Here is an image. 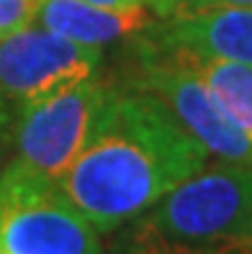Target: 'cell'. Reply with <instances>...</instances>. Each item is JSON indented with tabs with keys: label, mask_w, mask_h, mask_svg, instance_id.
I'll return each instance as SVG.
<instances>
[{
	"label": "cell",
	"mask_w": 252,
	"mask_h": 254,
	"mask_svg": "<svg viewBox=\"0 0 252 254\" xmlns=\"http://www.w3.org/2000/svg\"><path fill=\"white\" fill-rule=\"evenodd\" d=\"M206 162L209 152L160 98L111 85L57 190L108 234L147 213Z\"/></svg>",
	"instance_id": "cell-1"
},
{
	"label": "cell",
	"mask_w": 252,
	"mask_h": 254,
	"mask_svg": "<svg viewBox=\"0 0 252 254\" xmlns=\"http://www.w3.org/2000/svg\"><path fill=\"white\" fill-rule=\"evenodd\" d=\"M131 229L188 252L252 247V164L221 162L198 170L131 221Z\"/></svg>",
	"instance_id": "cell-2"
},
{
	"label": "cell",
	"mask_w": 252,
	"mask_h": 254,
	"mask_svg": "<svg viewBox=\"0 0 252 254\" xmlns=\"http://www.w3.org/2000/svg\"><path fill=\"white\" fill-rule=\"evenodd\" d=\"M0 254H103L100 231L57 185L5 164L0 175Z\"/></svg>",
	"instance_id": "cell-3"
},
{
	"label": "cell",
	"mask_w": 252,
	"mask_h": 254,
	"mask_svg": "<svg viewBox=\"0 0 252 254\" xmlns=\"http://www.w3.org/2000/svg\"><path fill=\"white\" fill-rule=\"evenodd\" d=\"M111 85L98 74L18 113L8 167L52 185L75 162Z\"/></svg>",
	"instance_id": "cell-4"
},
{
	"label": "cell",
	"mask_w": 252,
	"mask_h": 254,
	"mask_svg": "<svg viewBox=\"0 0 252 254\" xmlns=\"http://www.w3.org/2000/svg\"><path fill=\"white\" fill-rule=\"evenodd\" d=\"M100 47H85L44 26H26L0 39V106L10 113L75 87L98 74Z\"/></svg>",
	"instance_id": "cell-5"
},
{
	"label": "cell",
	"mask_w": 252,
	"mask_h": 254,
	"mask_svg": "<svg viewBox=\"0 0 252 254\" xmlns=\"http://www.w3.org/2000/svg\"><path fill=\"white\" fill-rule=\"evenodd\" d=\"M137 39V67L129 77V90L150 93L160 98L170 113L183 124L188 133L201 141L209 154L221 162L252 164V139L237 128L216 106L203 82L190 72L180 59L155 49L152 44Z\"/></svg>",
	"instance_id": "cell-6"
},
{
	"label": "cell",
	"mask_w": 252,
	"mask_h": 254,
	"mask_svg": "<svg viewBox=\"0 0 252 254\" xmlns=\"http://www.w3.org/2000/svg\"><path fill=\"white\" fill-rule=\"evenodd\" d=\"M139 39L165 52L252 64V8H214L193 16L160 18Z\"/></svg>",
	"instance_id": "cell-7"
},
{
	"label": "cell",
	"mask_w": 252,
	"mask_h": 254,
	"mask_svg": "<svg viewBox=\"0 0 252 254\" xmlns=\"http://www.w3.org/2000/svg\"><path fill=\"white\" fill-rule=\"evenodd\" d=\"M34 21L85 47H106L111 41L131 39L150 28L152 10L147 5L103 8L83 0H39Z\"/></svg>",
	"instance_id": "cell-8"
},
{
	"label": "cell",
	"mask_w": 252,
	"mask_h": 254,
	"mask_svg": "<svg viewBox=\"0 0 252 254\" xmlns=\"http://www.w3.org/2000/svg\"><path fill=\"white\" fill-rule=\"evenodd\" d=\"M168 54L180 59L196 74L209 90V95L216 100V106L224 111V116L247 139H252V64L227 62V59H198L180 52H168Z\"/></svg>",
	"instance_id": "cell-9"
},
{
	"label": "cell",
	"mask_w": 252,
	"mask_h": 254,
	"mask_svg": "<svg viewBox=\"0 0 252 254\" xmlns=\"http://www.w3.org/2000/svg\"><path fill=\"white\" fill-rule=\"evenodd\" d=\"M252 247L247 249H234V252H188V249H172V247H165V244H157L152 239L142 236L139 231L134 229H126L121 234V239L116 242L113 247V254H250Z\"/></svg>",
	"instance_id": "cell-10"
},
{
	"label": "cell",
	"mask_w": 252,
	"mask_h": 254,
	"mask_svg": "<svg viewBox=\"0 0 252 254\" xmlns=\"http://www.w3.org/2000/svg\"><path fill=\"white\" fill-rule=\"evenodd\" d=\"M39 0H0V39L31 26L36 18Z\"/></svg>",
	"instance_id": "cell-11"
},
{
	"label": "cell",
	"mask_w": 252,
	"mask_h": 254,
	"mask_svg": "<svg viewBox=\"0 0 252 254\" xmlns=\"http://www.w3.org/2000/svg\"><path fill=\"white\" fill-rule=\"evenodd\" d=\"M214 8H252V0H180L172 16H193Z\"/></svg>",
	"instance_id": "cell-12"
},
{
	"label": "cell",
	"mask_w": 252,
	"mask_h": 254,
	"mask_svg": "<svg viewBox=\"0 0 252 254\" xmlns=\"http://www.w3.org/2000/svg\"><path fill=\"white\" fill-rule=\"evenodd\" d=\"M13 131H16V113L0 106V175L13 154Z\"/></svg>",
	"instance_id": "cell-13"
},
{
	"label": "cell",
	"mask_w": 252,
	"mask_h": 254,
	"mask_svg": "<svg viewBox=\"0 0 252 254\" xmlns=\"http://www.w3.org/2000/svg\"><path fill=\"white\" fill-rule=\"evenodd\" d=\"M177 3H180V0H142V5L150 8L157 18H170L177 8Z\"/></svg>",
	"instance_id": "cell-14"
},
{
	"label": "cell",
	"mask_w": 252,
	"mask_h": 254,
	"mask_svg": "<svg viewBox=\"0 0 252 254\" xmlns=\"http://www.w3.org/2000/svg\"><path fill=\"white\" fill-rule=\"evenodd\" d=\"M90 5H103V8H129V5H142V0H83Z\"/></svg>",
	"instance_id": "cell-15"
}]
</instances>
